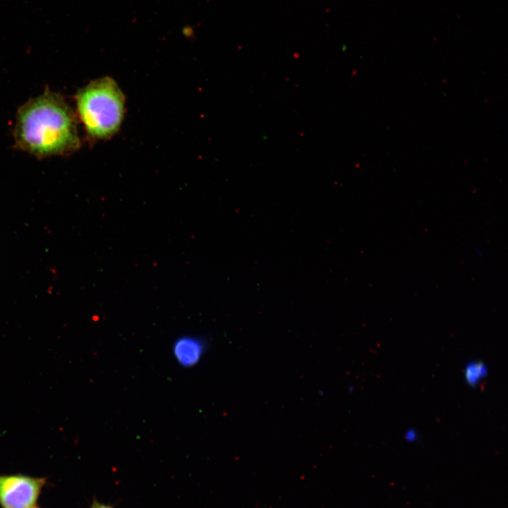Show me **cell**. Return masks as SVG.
<instances>
[{
	"label": "cell",
	"instance_id": "cell-1",
	"mask_svg": "<svg viewBox=\"0 0 508 508\" xmlns=\"http://www.w3.org/2000/svg\"><path fill=\"white\" fill-rule=\"evenodd\" d=\"M16 146L37 157L71 152L79 146L74 114L63 97L46 90L18 110Z\"/></svg>",
	"mask_w": 508,
	"mask_h": 508
},
{
	"label": "cell",
	"instance_id": "cell-2",
	"mask_svg": "<svg viewBox=\"0 0 508 508\" xmlns=\"http://www.w3.org/2000/svg\"><path fill=\"white\" fill-rule=\"evenodd\" d=\"M77 109L87 133L104 139L119 130L124 114V96L114 80L91 82L76 95Z\"/></svg>",
	"mask_w": 508,
	"mask_h": 508
},
{
	"label": "cell",
	"instance_id": "cell-3",
	"mask_svg": "<svg viewBox=\"0 0 508 508\" xmlns=\"http://www.w3.org/2000/svg\"><path fill=\"white\" fill-rule=\"evenodd\" d=\"M45 478L24 475H0V504L2 508H32L35 506Z\"/></svg>",
	"mask_w": 508,
	"mask_h": 508
},
{
	"label": "cell",
	"instance_id": "cell-4",
	"mask_svg": "<svg viewBox=\"0 0 508 508\" xmlns=\"http://www.w3.org/2000/svg\"><path fill=\"white\" fill-rule=\"evenodd\" d=\"M207 349L202 338L185 335L176 339L172 346L176 361L183 368H191L202 359Z\"/></svg>",
	"mask_w": 508,
	"mask_h": 508
},
{
	"label": "cell",
	"instance_id": "cell-5",
	"mask_svg": "<svg viewBox=\"0 0 508 508\" xmlns=\"http://www.w3.org/2000/svg\"><path fill=\"white\" fill-rule=\"evenodd\" d=\"M488 370L484 363L474 361L467 364L464 369V377L467 383L471 386H476L485 377Z\"/></svg>",
	"mask_w": 508,
	"mask_h": 508
},
{
	"label": "cell",
	"instance_id": "cell-6",
	"mask_svg": "<svg viewBox=\"0 0 508 508\" xmlns=\"http://www.w3.org/2000/svg\"><path fill=\"white\" fill-rule=\"evenodd\" d=\"M405 437L406 440L413 442L417 438V434L415 430H409L406 433Z\"/></svg>",
	"mask_w": 508,
	"mask_h": 508
},
{
	"label": "cell",
	"instance_id": "cell-7",
	"mask_svg": "<svg viewBox=\"0 0 508 508\" xmlns=\"http://www.w3.org/2000/svg\"><path fill=\"white\" fill-rule=\"evenodd\" d=\"M90 508H113L109 505H107L95 500Z\"/></svg>",
	"mask_w": 508,
	"mask_h": 508
},
{
	"label": "cell",
	"instance_id": "cell-8",
	"mask_svg": "<svg viewBox=\"0 0 508 508\" xmlns=\"http://www.w3.org/2000/svg\"><path fill=\"white\" fill-rule=\"evenodd\" d=\"M32 508H38V507H37L36 506H34V507H32Z\"/></svg>",
	"mask_w": 508,
	"mask_h": 508
}]
</instances>
